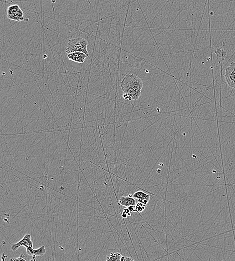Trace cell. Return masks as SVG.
<instances>
[{"instance_id": "3957f363", "label": "cell", "mask_w": 235, "mask_h": 261, "mask_svg": "<svg viewBox=\"0 0 235 261\" xmlns=\"http://www.w3.org/2000/svg\"><path fill=\"white\" fill-rule=\"evenodd\" d=\"M225 79L230 88L235 89V63L232 62L225 70Z\"/></svg>"}, {"instance_id": "ba28073f", "label": "cell", "mask_w": 235, "mask_h": 261, "mask_svg": "<svg viewBox=\"0 0 235 261\" xmlns=\"http://www.w3.org/2000/svg\"><path fill=\"white\" fill-rule=\"evenodd\" d=\"M46 252V250L44 246H42L37 249H34L33 248L27 249L26 250L27 254L30 256H42Z\"/></svg>"}, {"instance_id": "52a82bcc", "label": "cell", "mask_w": 235, "mask_h": 261, "mask_svg": "<svg viewBox=\"0 0 235 261\" xmlns=\"http://www.w3.org/2000/svg\"><path fill=\"white\" fill-rule=\"evenodd\" d=\"M133 197L138 200V203H141L146 205L150 199V195L145 193L142 191H139L134 193Z\"/></svg>"}, {"instance_id": "5bb4252c", "label": "cell", "mask_w": 235, "mask_h": 261, "mask_svg": "<svg viewBox=\"0 0 235 261\" xmlns=\"http://www.w3.org/2000/svg\"><path fill=\"white\" fill-rule=\"evenodd\" d=\"M121 261H134V260L131 258L123 256L121 258Z\"/></svg>"}, {"instance_id": "277c9868", "label": "cell", "mask_w": 235, "mask_h": 261, "mask_svg": "<svg viewBox=\"0 0 235 261\" xmlns=\"http://www.w3.org/2000/svg\"><path fill=\"white\" fill-rule=\"evenodd\" d=\"M31 235L26 234L19 242H18L16 244H12L11 246V249L12 251H16L20 247H24L26 250L33 248V242L31 239Z\"/></svg>"}, {"instance_id": "9c48e42d", "label": "cell", "mask_w": 235, "mask_h": 261, "mask_svg": "<svg viewBox=\"0 0 235 261\" xmlns=\"http://www.w3.org/2000/svg\"><path fill=\"white\" fill-rule=\"evenodd\" d=\"M8 19L10 20H14L16 21H28L29 19H25L24 17V12L21 9L20 10L14 15H12L11 16L8 17Z\"/></svg>"}, {"instance_id": "4fadbf2b", "label": "cell", "mask_w": 235, "mask_h": 261, "mask_svg": "<svg viewBox=\"0 0 235 261\" xmlns=\"http://www.w3.org/2000/svg\"><path fill=\"white\" fill-rule=\"evenodd\" d=\"M128 215H131V214H130V210L128 209H124L123 212V214L121 215V216L123 218H126V217H128Z\"/></svg>"}, {"instance_id": "5b68a950", "label": "cell", "mask_w": 235, "mask_h": 261, "mask_svg": "<svg viewBox=\"0 0 235 261\" xmlns=\"http://www.w3.org/2000/svg\"><path fill=\"white\" fill-rule=\"evenodd\" d=\"M67 57L69 60L79 63H83L87 57L85 53L80 52H75L68 54Z\"/></svg>"}, {"instance_id": "6da1fadb", "label": "cell", "mask_w": 235, "mask_h": 261, "mask_svg": "<svg viewBox=\"0 0 235 261\" xmlns=\"http://www.w3.org/2000/svg\"><path fill=\"white\" fill-rule=\"evenodd\" d=\"M143 86V81L140 78L133 74L126 75L121 83V88L124 92L123 98L128 101L138 100Z\"/></svg>"}, {"instance_id": "8992f818", "label": "cell", "mask_w": 235, "mask_h": 261, "mask_svg": "<svg viewBox=\"0 0 235 261\" xmlns=\"http://www.w3.org/2000/svg\"><path fill=\"white\" fill-rule=\"evenodd\" d=\"M137 199L130 196H121L119 199L118 204L119 205H123L128 208L130 206H135L137 204Z\"/></svg>"}, {"instance_id": "7a4b0ae2", "label": "cell", "mask_w": 235, "mask_h": 261, "mask_svg": "<svg viewBox=\"0 0 235 261\" xmlns=\"http://www.w3.org/2000/svg\"><path fill=\"white\" fill-rule=\"evenodd\" d=\"M88 44L87 41L82 38H72L68 40L66 52L68 54L70 53L80 52L84 53L87 56H88L89 53L87 49Z\"/></svg>"}, {"instance_id": "7c38bea8", "label": "cell", "mask_w": 235, "mask_h": 261, "mask_svg": "<svg viewBox=\"0 0 235 261\" xmlns=\"http://www.w3.org/2000/svg\"><path fill=\"white\" fill-rule=\"evenodd\" d=\"M146 206V205H144V204H141V203H138V204H136L135 206L137 211L139 212H141L145 209Z\"/></svg>"}, {"instance_id": "8fae6325", "label": "cell", "mask_w": 235, "mask_h": 261, "mask_svg": "<svg viewBox=\"0 0 235 261\" xmlns=\"http://www.w3.org/2000/svg\"><path fill=\"white\" fill-rule=\"evenodd\" d=\"M20 9V7L17 5H11L7 9V15L8 17L11 16L17 12Z\"/></svg>"}, {"instance_id": "30bf717a", "label": "cell", "mask_w": 235, "mask_h": 261, "mask_svg": "<svg viewBox=\"0 0 235 261\" xmlns=\"http://www.w3.org/2000/svg\"><path fill=\"white\" fill-rule=\"evenodd\" d=\"M123 256L118 252L112 253L107 256L106 261H121Z\"/></svg>"}]
</instances>
